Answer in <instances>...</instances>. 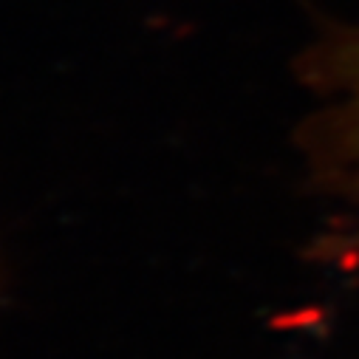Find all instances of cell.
<instances>
[{"mask_svg":"<svg viewBox=\"0 0 359 359\" xmlns=\"http://www.w3.org/2000/svg\"><path fill=\"white\" fill-rule=\"evenodd\" d=\"M339 62H342V79L348 85V114H351V128L359 136V34L345 40L342 48L337 51Z\"/></svg>","mask_w":359,"mask_h":359,"instance_id":"1","label":"cell"}]
</instances>
